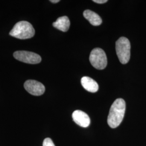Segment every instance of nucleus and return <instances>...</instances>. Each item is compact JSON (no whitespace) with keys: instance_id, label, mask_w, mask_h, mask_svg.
<instances>
[{"instance_id":"f257e3e1","label":"nucleus","mask_w":146,"mask_h":146,"mask_svg":"<svg viewBox=\"0 0 146 146\" xmlns=\"http://www.w3.org/2000/svg\"><path fill=\"white\" fill-rule=\"evenodd\" d=\"M125 102L122 99L116 100L111 105L108 116L107 122L110 127L115 128L120 125L124 117Z\"/></svg>"},{"instance_id":"f03ea898","label":"nucleus","mask_w":146,"mask_h":146,"mask_svg":"<svg viewBox=\"0 0 146 146\" xmlns=\"http://www.w3.org/2000/svg\"><path fill=\"white\" fill-rule=\"evenodd\" d=\"M35 32V29L31 23L27 21H22L16 23L9 34L17 38L25 40L34 36Z\"/></svg>"},{"instance_id":"7ed1b4c3","label":"nucleus","mask_w":146,"mask_h":146,"mask_svg":"<svg viewBox=\"0 0 146 146\" xmlns=\"http://www.w3.org/2000/svg\"><path fill=\"white\" fill-rule=\"evenodd\" d=\"M117 56L122 64L129 62L131 58V43L125 37H121L116 42Z\"/></svg>"},{"instance_id":"20e7f679","label":"nucleus","mask_w":146,"mask_h":146,"mask_svg":"<svg viewBox=\"0 0 146 146\" xmlns=\"http://www.w3.org/2000/svg\"><path fill=\"white\" fill-rule=\"evenodd\" d=\"M89 61L94 68L102 70L107 65V58L104 50L96 48L92 50L89 56Z\"/></svg>"},{"instance_id":"39448f33","label":"nucleus","mask_w":146,"mask_h":146,"mask_svg":"<svg viewBox=\"0 0 146 146\" xmlns=\"http://www.w3.org/2000/svg\"><path fill=\"white\" fill-rule=\"evenodd\" d=\"M16 60L29 64H37L41 61V56L36 53L25 50L16 51L13 54Z\"/></svg>"},{"instance_id":"423d86ee","label":"nucleus","mask_w":146,"mask_h":146,"mask_svg":"<svg viewBox=\"0 0 146 146\" xmlns=\"http://www.w3.org/2000/svg\"><path fill=\"white\" fill-rule=\"evenodd\" d=\"M24 87L29 93L34 96H40L45 92L44 85L36 80H27L24 84Z\"/></svg>"},{"instance_id":"0eeeda50","label":"nucleus","mask_w":146,"mask_h":146,"mask_svg":"<svg viewBox=\"0 0 146 146\" xmlns=\"http://www.w3.org/2000/svg\"><path fill=\"white\" fill-rule=\"evenodd\" d=\"M73 121L80 127L86 128L90 123V119L86 113L82 110H75L72 114Z\"/></svg>"},{"instance_id":"6e6552de","label":"nucleus","mask_w":146,"mask_h":146,"mask_svg":"<svg viewBox=\"0 0 146 146\" xmlns=\"http://www.w3.org/2000/svg\"><path fill=\"white\" fill-rule=\"evenodd\" d=\"M81 84L84 88L89 92L96 93L99 89V85L98 83L88 76H84L81 80Z\"/></svg>"},{"instance_id":"1a4fd4ad","label":"nucleus","mask_w":146,"mask_h":146,"mask_svg":"<svg viewBox=\"0 0 146 146\" xmlns=\"http://www.w3.org/2000/svg\"><path fill=\"white\" fill-rule=\"evenodd\" d=\"M70 22L67 16H64L58 18L57 20L52 23V26L61 31H67L70 27Z\"/></svg>"},{"instance_id":"9d476101","label":"nucleus","mask_w":146,"mask_h":146,"mask_svg":"<svg viewBox=\"0 0 146 146\" xmlns=\"http://www.w3.org/2000/svg\"><path fill=\"white\" fill-rule=\"evenodd\" d=\"M84 16L93 26H98L101 25L102 22L100 16L93 11L90 10L84 11Z\"/></svg>"},{"instance_id":"9b49d317","label":"nucleus","mask_w":146,"mask_h":146,"mask_svg":"<svg viewBox=\"0 0 146 146\" xmlns=\"http://www.w3.org/2000/svg\"><path fill=\"white\" fill-rule=\"evenodd\" d=\"M43 146H55L52 140L50 138H46L43 142Z\"/></svg>"},{"instance_id":"f8f14e48","label":"nucleus","mask_w":146,"mask_h":146,"mask_svg":"<svg viewBox=\"0 0 146 146\" xmlns=\"http://www.w3.org/2000/svg\"><path fill=\"white\" fill-rule=\"evenodd\" d=\"M93 1L94 2H95L96 3H99V4H104V3H105L108 2L107 0H93Z\"/></svg>"},{"instance_id":"ddd939ff","label":"nucleus","mask_w":146,"mask_h":146,"mask_svg":"<svg viewBox=\"0 0 146 146\" xmlns=\"http://www.w3.org/2000/svg\"><path fill=\"white\" fill-rule=\"evenodd\" d=\"M51 2H52L53 3H57L58 2H60V0H51L50 1Z\"/></svg>"}]
</instances>
